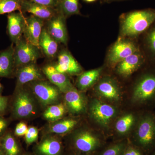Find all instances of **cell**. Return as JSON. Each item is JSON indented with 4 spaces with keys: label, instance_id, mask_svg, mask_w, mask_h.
<instances>
[{
    "label": "cell",
    "instance_id": "cell-1",
    "mask_svg": "<svg viewBox=\"0 0 155 155\" xmlns=\"http://www.w3.org/2000/svg\"><path fill=\"white\" fill-rule=\"evenodd\" d=\"M155 22V9H144L125 13L121 17V35L125 37L138 36Z\"/></svg>",
    "mask_w": 155,
    "mask_h": 155
},
{
    "label": "cell",
    "instance_id": "cell-2",
    "mask_svg": "<svg viewBox=\"0 0 155 155\" xmlns=\"http://www.w3.org/2000/svg\"><path fill=\"white\" fill-rule=\"evenodd\" d=\"M134 141L140 149L145 152L155 146V116L146 114L139 121L136 130Z\"/></svg>",
    "mask_w": 155,
    "mask_h": 155
},
{
    "label": "cell",
    "instance_id": "cell-3",
    "mask_svg": "<svg viewBox=\"0 0 155 155\" xmlns=\"http://www.w3.org/2000/svg\"><path fill=\"white\" fill-rule=\"evenodd\" d=\"M15 45L14 58L16 69L26 64L36 63L41 57L40 49L28 42L23 36Z\"/></svg>",
    "mask_w": 155,
    "mask_h": 155
},
{
    "label": "cell",
    "instance_id": "cell-4",
    "mask_svg": "<svg viewBox=\"0 0 155 155\" xmlns=\"http://www.w3.org/2000/svg\"><path fill=\"white\" fill-rule=\"evenodd\" d=\"M29 83L32 93L43 105L50 106L58 104L62 92L52 84L44 80Z\"/></svg>",
    "mask_w": 155,
    "mask_h": 155
},
{
    "label": "cell",
    "instance_id": "cell-5",
    "mask_svg": "<svg viewBox=\"0 0 155 155\" xmlns=\"http://www.w3.org/2000/svg\"><path fill=\"white\" fill-rule=\"evenodd\" d=\"M134 102L144 104L155 99V75L146 74L140 78L134 88Z\"/></svg>",
    "mask_w": 155,
    "mask_h": 155
},
{
    "label": "cell",
    "instance_id": "cell-6",
    "mask_svg": "<svg viewBox=\"0 0 155 155\" xmlns=\"http://www.w3.org/2000/svg\"><path fill=\"white\" fill-rule=\"evenodd\" d=\"M13 104V114L18 119H25L32 116L35 110L32 96L22 87L17 88Z\"/></svg>",
    "mask_w": 155,
    "mask_h": 155
},
{
    "label": "cell",
    "instance_id": "cell-7",
    "mask_svg": "<svg viewBox=\"0 0 155 155\" xmlns=\"http://www.w3.org/2000/svg\"><path fill=\"white\" fill-rule=\"evenodd\" d=\"M138 51V47L134 42L123 37L119 38L108 52V63L111 66H116L125 58Z\"/></svg>",
    "mask_w": 155,
    "mask_h": 155
},
{
    "label": "cell",
    "instance_id": "cell-8",
    "mask_svg": "<svg viewBox=\"0 0 155 155\" xmlns=\"http://www.w3.org/2000/svg\"><path fill=\"white\" fill-rule=\"evenodd\" d=\"M116 108L99 100L92 101L90 106V114L99 125L107 127L110 124L117 113Z\"/></svg>",
    "mask_w": 155,
    "mask_h": 155
},
{
    "label": "cell",
    "instance_id": "cell-9",
    "mask_svg": "<svg viewBox=\"0 0 155 155\" xmlns=\"http://www.w3.org/2000/svg\"><path fill=\"white\" fill-rule=\"evenodd\" d=\"M73 143L75 149L80 152L91 153L101 147V140L91 131L81 130L74 135Z\"/></svg>",
    "mask_w": 155,
    "mask_h": 155
},
{
    "label": "cell",
    "instance_id": "cell-10",
    "mask_svg": "<svg viewBox=\"0 0 155 155\" xmlns=\"http://www.w3.org/2000/svg\"><path fill=\"white\" fill-rule=\"evenodd\" d=\"M66 17L58 12L47 21V30L53 38L60 43L67 45L68 41V32L66 24Z\"/></svg>",
    "mask_w": 155,
    "mask_h": 155
},
{
    "label": "cell",
    "instance_id": "cell-11",
    "mask_svg": "<svg viewBox=\"0 0 155 155\" xmlns=\"http://www.w3.org/2000/svg\"><path fill=\"white\" fill-rule=\"evenodd\" d=\"M54 66L58 72L67 75H79L82 72L80 64L67 50L59 53L57 63Z\"/></svg>",
    "mask_w": 155,
    "mask_h": 155
},
{
    "label": "cell",
    "instance_id": "cell-12",
    "mask_svg": "<svg viewBox=\"0 0 155 155\" xmlns=\"http://www.w3.org/2000/svg\"><path fill=\"white\" fill-rule=\"evenodd\" d=\"M43 73L36 63H31L16 69L17 87L36 81L44 80Z\"/></svg>",
    "mask_w": 155,
    "mask_h": 155
},
{
    "label": "cell",
    "instance_id": "cell-13",
    "mask_svg": "<svg viewBox=\"0 0 155 155\" xmlns=\"http://www.w3.org/2000/svg\"><path fill=\"white\" fill-rule=\"evenodd\" d=\"M44 23L45 20L43 19L33 15L25 17L23 36L28 42L39 48V41L44 28Z\"/></svg>",
    "mask_w": 155,
    "mask_h": 155
},
{
    "label": "cell",
    "instance_id": "cell-14",
    "mask_svg": "<svg viewBox=\"0 0 155 155\" xmlns=\"http://www.w3.org/2000/svg\"><path fill=\"white\" fill-rule=\"evenodd\" d=\"M25 17L21 12H14L8 15L7 30L12 44L15 45L23 36Z\"/></svg>",
    "mask_w": 155,
    "mask_h": 155
},
{
    "label": "cell",
    "instance_id": "cell-15",
    "mask_svg": "<svg viewBox=\"0 0 155 155\" xmlns=\"http://www.w3.org/2000/svg\"><path fill=\"white\" fill-rule=\"evenodd\" d=\"M42 71L50 82L57 87L61 92L65 94L74 87L68 75L58 72L54 65H46Z\"/></svg>",
    "mask_w": 155,
    "mask_h": 155
},
{
    "label": "cell",
    "instance_id": "cell-16",
    "mask_svg": "<svg viewBox=\"0 0 155 155\" xmlns=\"http://www.w3.org/2000/svg\"><path fill=\"white\" fill-rule=\"evenodd\" d=\"M21 12L30 13L31 15L47 21L58 13L56 8L43 5L31 0H21Z\"/></svg>",
    "mask_w": 155,
    "mask_h": 155
},
{
    "label": "cell",
    "instance_id": "cell-17",
    "mask_svg": "<svg viewBox=\"0 0 155 155\" xmlns=\"http://www.w3.org/2000/svg\"><path fill=\"white\" fill-rule=\"evenodd\" d=\"M144 58L139 51L134 53L116 65L117 73L123 77H127L137 70L143 63Z\"/></svg>",
    "mask_w": 155,
    "mask_h": 155
},
{
    "label": "cell",
    "instance_id": "cell-18",
    "mask_svg": "<svg viewBox=\"0 0 155 155\" xmlns=\"http://www.w3.org/2000/svg\"><path fill=\"white\" fill-rule=\"evenodd\" d=\"M96 91L101 96L111 101H118L120 99V89L112 78H106L101 80L97 85Z\"/></svg>",
    "mask_w": 155,
    "mask_h": 155
},
{
    "label": "cell",
    "instance_id": "cell-19",
    "mask_svg": "<svg viewBox=\"0 0 155 155\" xmlns=\"http://www.w3.org/2000/svg\"><path fill=\"white\" fill-rule=\"evenodd\" d=\"M64 100L66 107L72 114H81L85 110V103L83 96L74 87L65 93Z\"/></svg>",
    "mask_w": 155,
    "mask_h": 155
},
{
    "label": "cell",
    "instance_id": "cell-20",
    "mask_svg": "<svg viewBox=\"0 0 155 155\" xmlns=\"http://www.w3.org/2000/svg\"><path fill=\"white\" fill-rule=\"evenodd\" d=\"M14 45L12 44L8 48L0 51V77H10L16 69Z\"/></svg>",
    "mask_w": 155,
    "mask_h": 155
},
{
    "label": "cell",
    "instance_id": "cell-21",
    "mask_svg": "<svg viewBox=\"0 0 155 155\" xmlns=\"http://www.w3.org/2000/svg\"><path fill=\"white\" fill-rule=\"evenodd\" d=\"M58 43L50 35L46 28H43L39 41L42 51L48 58H54L58 53Z\"/></svg>",
    "mask_w": 155,
    "mask_h": 155
},
{
    "label": "cell",
    "instance_id": "cell-22",
    "mask_svg": "<svg viewBox=\"0 0 155 155\" xmlns=\"http://www.w3.org/2000/svg\"><path fill=\"white\" fill-rule=\"evenodd\" d=\"M102 71V68H99L81 73L76 81V85L78 89L83 91L91 87L99 78Z\"/></svg>",
    "mask_w": 155,
    "mask_h": 155
},
{
    "label": "cell",
    "instance_id": "cell-23",
    "mask_svg": "<svg viewBox=\"0 0 155 155\" xmlns=\"http://www.w3.org/2000/svg\"><path fill=\"white\" fill-rule=\"evenodd\" d=\"M62 146L60 141L54 137L45 139L37 147V150L41 155H59Z\"/></svg>",
    "mask_w": 155,
    "mask_h": 155
},
{
    "label": "cell",
    "instance_id": "cell-24",
    "mask_svg": "<svg viewBox=\"0 0 155 155\" xmlns=\"http://www.w3.org/2000/svg\"><path fill=\"white\" fill-rule=\"evenodd\" d=\"M57 9L66 18L80 14L78 0H59Z\"/></svg>",
    "mask_w": 155,
    "mask_h": 155
},
{
    "label": "cell",
    "instance_id": "cell-25",
    "mask_svg": "<svg viewBox=\"0 0 155 155\" xmlns=\"http://www.w3.org/2000/svg\"><path fill=\"white\" fill-rule=\"evenodd\" d=\"M77 120L72 119H63L55 122L50 126L51 133L64 134L69 132L77 124Z\"/></svg>",
    "mask_w": 155,
    "mask_h": 155
},
{
    "label": "cell",
    "instance_id": "cell-26",
    "mask_svg": "<svg viewBox=\"0 0 155 155\" xmlns=\"http://www.w3.org/2000/svg\"><path fill=\"white\" fill-rule=\"evenodd\" d=\"M66 111V106L64 104H56L49 106L44 113L43 117L48 121L54 122L61 119Z\"/></svg>",
    "mask_w": 155,
    "mask_h": 155
},
{
    "label": "cell",
    "instance_id": "cell-27",
    "mask_svg": "<svg viewBox=\"0 0 155 155\" xmlns=\"http://www.w3.org/2000/svg\"><path fill=\"white\" fill-rule=\"evenodd\" d=\"M135 122V117L131 114H126L119 118L116 123V131L121 135L128 133Z\"/></svg>",
    "mask_w": 155,
    "mask_h": 155
},
{
    "label": "cell",
    "instance_id": "cell-28",
    "mask_svg": "<svg viewBox=\"0 0 155 155\" xmlns=\"http://www.w3.org/2000/svg\"><path fill=\"white\" fill-rule=\"evenodd\" d=\"M6 155H18L19 148L16 140L10 134L4 137L1 145Z\"/></svg>",
    "mask_w": 155,
    "mask_h": 155
},
{
    "label": "cell",
    "instance_id": "cell-29",
    "mask_svg": "<svg viewBox=\"0 0 155 155\" xmlns=\"http://www.w3.org/2000/svg\"><path fill=\"white\" fill-rule=\"evenodd\" d=\"M21 0H0V15L21 12Z\"/></svg>",
    "mask_w": 155,
    "mask_h": 155
},
{
    "label": "cell",
    "instance_id": "cell-30",
    "mask_svg": "<svg viewBox=\"0 0 155 155\" xmlns=\"http://www.w3.org/2000/svg\"><path fill=\"white\" fill-rule=\"evenodd\" d=\"M126 146L124 142L116 143L104 150L99 155H122Z\"/></svg>",
    "mask_w": 155,
    "mask_h": 155
},
{
    "label": "cell",
    "instance_id": "cell-31",
    "mask_svg": "<svg viewBox=\"0 0 155 155\" xmlns=\"http://www.w3.org/2000/svg\"><path fill=\"white\" fill-rule=\"evenodd\" d=\"M25 136L26 143L31 144L35 142L38 139V130L36 127H28V130Z\"/></svg>",
    "mask_w": 155,
    "mask_h": 155
},
{
    "label": "cell",
    "instance_id": "cell-32",
    "mask_svg": "<svg viewBox=\"0 0 155 155\" xmlns=\"http://www.w3.org/2000/svg\"><path fill=\"white\" fill-rule=\"evenodd\" d=\"M147 42L149 48L155 57V26L152 28L148 33Z\"/></svg>",
    "mask_w": 155,
    "mask_h": 155
},
{
    "label": "cell",
    "instance_id": "cell-33",
    "mask_svg": "<svg viewBox=\"0 0 155 155\" xmlns=\"http://www.w3.org/2000/svg\"><path fill=\"white\" fill-rule=\"evenodd\" d=\"M28 127L25 123L20 122L18 123L15 128V134L17 136L22 137L25 136L27 133Z\"/></svg>",
    "mask_w": 155,
    "mask_h": 155
},
{
    "label": "cell",
    "instance_id": "cell-34",
    "mask_svg": "<svg viewBox=\"0 0 155 155\" xmlns=\"http://www.w3.org/2000/svg\"><path fill=\"white\" fill-rule=\"evenodd\" d=\"M122 155H143L141 151L137 147L126 145Z\"/></svg>",
    "mask_w": 155,
    "mask_h": 155
},
{
    "label": "cell",
    "instance_id": "cell-35",
    "mask_svg": "<svg viewBox=\"0 0 155 155\" xmlns=\"http://www.w3.org/2000/svg\"><path fill=\"white\" fill-rule=\"evenodd\" d=\"M40 5L57 9L59 0H31Z\"/></svg>",
    "mask_w": 155,
    "mask_h": 155
},
{
    "label": "cell",
    "instance_id": "cell-36",
    "mask_svg": "<svg viewBox=\"0 0 155 155\" xmlns=\"http://www.w3.org/2000/svg\"><path fill=\"white\" fill-rule=\"evenodd\" d=\"M8 97L0 95V114L5 111L8 106Z\"/></svg>",
    "mask_w": 155,
    "mask_h": 155
},
{
    "label": "cell",
    "instance_id": "cell-37",
    "mask_svg": "<svg viewBox=\"0 0 155 155\" xmlns=\"http://www.w3.org/2000/svg\"><path fill=\"white\" fill-rule=\"evenodd\" d=\"M7 122L5 119L0 117V135L4 132L7 127Z\"/></svg>",
    "mask_w": 155,
    "mask_h": 155
},
{
    "label": "cell",
    "instance_id": "cell-38",
    "mask_svg": "<svg viewBox=\"0 0 155 155\" xmlns=\"http://www.w3.org/2000/svg\"><path fill=\"white\" fill-rule=\"evenodd\" d=\"M0 155H6L4 151L2 145H0Z\"/></svg>",
    "mask_w": 155,
    "mask_h": 155
},
{
    "label": "cell",
    "instance_id": "cell-39",
    "mask_svg": "<svg viewBox=\"0 0 155 155\" xmlns=\"http://www.w3.org/2000/svg\"><path fill=\"white\" fill-rule=\"evenodd\" d=\"M120 1H123V0H106V2H111Z\"/></svg>",
    "mask_w": 155,
    "mask_h": 155
},
{
    "label": "cell",
    "instance_id": "cell-40",
    "mask_svg": "<svg viewBox=\"0 0 155 155\" xmlns=\"http://www.w3.org/2000/svg\"><path fill=\"white\" fill-rule=\"evenodd\" d=\"M84 2H86L88 3H91L93 2H95V1H96V0H84Z\"/></svg>",
    "mask_w": 155,
    "mask_h": 155
},
{
    "label": "cell",
    "instance_id": "cell-41",
    "mask_svg": "<svg viewBox=\"0 0 155 155\" xmlns=\"http://www.w3.org/2000/svg\"><path fill=\"white\" fill-rule=\"evenodd\" d=\"M2 90H3L2 85V84H1V83H0V94H1V92H2Z\"/></svg>",
    "mask_w": 155,
    "mask_h": 155
},
{
    "label": "cell",
    "instance_id": "cell-42",
    "mask_svg": "<svg viewBox=\"0 0 155 155\" xmlns=\"http://www.w3.org/2000/svg\"><path fill=\"white\" fill-rule=\"evenodd\" d=\"M151 155H155V151Z\"/></svg>",
    "mask_w": 155,
    "mask_h": 155
},
{
    "label": "cell",
    "instance_id": "cell-43",
    "mask_svg": "<svg viewBox=\"0 0 155 155\" xmlns=\"http://www.w3.org/2000/svg\"></svg>",
    "mask_w": 155,
    "mask_h": 155
}]
</instances>
